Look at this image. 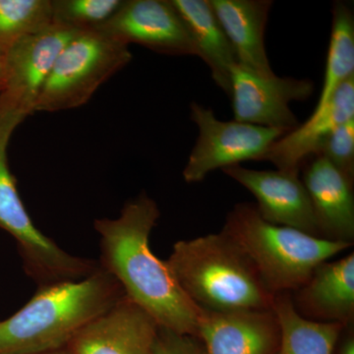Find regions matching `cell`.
Returning a JSON list of instances; mask_svg holds the SVG:
<instances>
[{
  "instance_id": "23",
  "label": "cell",
  "mask_w": 354,
  "mask_h": 354,
  "mask_svg": "<svg viewBox=\"0 0 354 354\" xmlns=\"http://www.w3.org/2000/svg\"><path fill=\"white\" fill-rule=\"evenodd\" d=\"M322 156L354 183V118L330 133L314 156Z\"/></svg>"
},
{
  "instance_id": "10",
  "label": "cell",
  "mask_w": 354,
  "mask_h": 354,
  "mask_svg": "<svg viewBox=\"0 0 354 354\" xmlns=\"http://www.w3.org/2000/svg\"><path fill=\"white\" fill-rule=\"evenodd\" d=\"M97 29L127 46L140 44L165 55H197L171 0H124L118 12Z\"/></svg>"
},
{
  "instance_id": "2",
  "label": "cell",
  "mask_w": 354,
  "mask_h": 354,
  "mask_svg": "<svg viewBox=\"0 0 354 354\" xmlns=\"http://www.w3.org/2000/svg\"><path fill=\"white\" fill-rule=\"evenodd\" d=\"M101 266L87 278L39 288L30 301L0 321V354H35L66 348L79 330L124 297Z\"/></svg>"
},
{
  "instance_id": "1",
  "label": "cell",
  "mask_w": 354,
  "mask_h": 354,
  "mask_svg": "<svg viewBox=\"0 0 354 354\" xmlns=\"http://www.w3.org/2000/svg\"><path fill=\"white\" fill-rule=\"evenodd\" d=\"M160 212L146 193L125 203L116 218H97L101 268L120 283L125 295L160 327L196 337L200 308L178 285L167 262L150 248Z\"/></svg>"
},
{
  "instance_id": "24",
  "label": "cell",
  "mask_w": 354,
  "mask_h": 354,
  "mask_svg": "<svg viewBox=\"0 0 354 354\" xmlns=\"http://www.w3.org/2000/svg\"><path fill=\"white\" fill-rule=\"evenodd\" d=\"M153 354H204L196 337L158 328Z\"/></svg>"
},
{
  "instance_id": "8",
  "label": "cell",
  "mask_w": 354,
  "mask_h": 354,
  "mask_svg": "<svg viewBox=\"0 0 354 354\" xmlns=\"http://www.w3.org/2000/svg\"><path fill=\"white\" fill-rule=\"evenodd\" d=\"M77 32L53 23L43 31L12 44L4 53L0 100L26 118L35 113L55 60Z\"/></svg>"
},
{
  "instance_id": "16",
  "label": "cell",
  "mask_w": 354,
  "mask_h": 354,
  "mask_svg": "<svg viewBox=\"0 0 354 354\" xmlns=\"http://www.w3.org/2000/svg\"><path fill=\"white\" fill-rule=\"evenodd\" d=\"M353 118L354 76L335 90L324 109L274 142L261 160L272 162L278 169L299 171L330 132Z\"/></svg>"
},
{
  "instance_id": "9",
  "label": "cell",
  "mask_w": 354,
  "mask_h": 354,
  "mask_svg": "<svg viewBox=\"0 0 354 354\" xmlns=\"http://www.w3.org/2000/svg\"><path fill=\"white\" fill-rule=\"evenodd\" d=\"M230 95L234 120L288 133L300 123L291 102L306 101L314 83L292 77H263L234 64L230 71Z\"/></svg>"
},
{
  "instance_id": "26",
  "label": "cell",
  "mask_w": 354,
  "mask_h": 354,
  "mask_svg": "<svg viewBox=\"0 0 354 354\" xmlns=\"http://www.w3.org/2000/svg\"><path fill=\"white\" fill-rule=\"evenodd\" d=\"M3 58L4 53L0 50V90H1L2 75H3Z\"/></svg>"
},
{
  "instance_id": "19",
  "label": "cell",
  "mask_w": 354,
  "mask_h": 354,
  "mask_svg": "<svg viewBox=\"0 0 354 354\" xmlns=\"http://www.w3.org/2000/svg\"><path fill=\"white\" fill-rule=\"evenodd\" d=\"M272 311L281 328V342L276 354H334L346 326L317 322L300 315L293 305L291 292L276 295Z\"/></svg>"
},
{
  "instance_id": "14",
  "label": "cell",
  "mask_w": 354,
  "mask_h": 354,
  "mask_svg": "<svg viewBox=\"0 0 354 354\" xmlns=\"http://www.w3.org/2000/svg\"><path fill=\"white\" fill-rule=\"evenodd\" d=\"M301 169V180L308 193L319 236L328 241L353 244V181L322 156L309 158Z\"/></svg>"
},
{
  "instance_id": "12",
  "label": "cell",
  "mask_w": 354,
  "mask_h": 354,
  "mask_svg": "<svg viewBox=\"0 0 354 354\" xmlns=\"http://www.w3.org/2000/svg\"><path fill=\"white\" fill-rule=\"evenodd\" d=\"M196 339L204 354H276L281 328L272 309L201 308Z\"/></svg>"
},
{
  "instance_id": "15",
  "label": "cell",
  "mask_w": 354,
  "mask_h": 354,
  "mask_svg": "<svg viewBox=\"0 0 354 354\" xmlns=\"http://www.w3.org/2000/svg\"><path fill=\"white\" fill-rule=\"evenodd\" d=\"M298 313L317 322L354 321V254L319 265L304 286L291 293Z\"/></svg>"
},
{
  "instance_id": "27",
  "label": "cell",
  "mask_w": 354,
  "mask_h": 354,
  "mask_svg": "<svg viewBox=\"0 0 354 354\" xmlns=\"http://www.w3.org/2000/svg\"><path fill=\"white\" fill-rule=\"evenodd\" d=\"M35 354H70L68 349L62 348L57 349V351H48V353H35Z\"/></svg>"
},
{
  "instance_id": "5",
  "label": "cell",
  "mask_w": 354,
  "mask_h": 354,
  "mask_svg": "<svg viewBox=\"0 0 354 354\" xmlns=\"http://www.w3.org/2000/svg\"><path fill=\"white\" fill-rule=\"evenodd\" d=\"M25 115L0 100V228L17 244L26 274L44 288L87 278L99 268L93 260L64 251L32 223L8 164L9 142Z\"/></svg>"
},
{
  "instance_id": "4",
  "label": "cell",
  "mask_w": 354,
  "mask_h": 354,
  "mask_svg": "<svg viewBox=\"0 0 354 354\" xmlns=\"http://www.w3.org/2000/svg\"><path fill=\"white\" fill-rule=\"evenodd\" d=\"M221 232L246 254L274 295L298 290L319 265L353 246L272 225L248 203L235 205Z\"/></svg>"
},
{
  "instance_id": "6",
  "label": "cell",
  "mask_w": 354,
  "mask_h": 354,
  "mask_svg": "<svg viewBox=\"0 0 354 354\" xmlns=\"http://www.w3.org/2000/svg\"><path fill=\"white\" fill-rule=\"evenodd\" d=\"M129 46L100 29L77 32L60 51L35 113H57L87 104L102 85L131 62Z\"/></svg>"
},
{
  "instance_id": "17",
  "label": "cell",
  "mask_w": 354,
  "mask_h": 354,
  "mask_svg": "<svg viewBox=\"0 0 354 354\" xmlns=\"http://www.w3.org/2000/svg\"><path fill=\"white\" fill-rule=\"evenodd\" d=\"M234 50L236 64L263 77L276 75L265 48L271 0H209Z\"/></svg>"
},
{
  "instance_id": "3",
  "label": "cell",
  "mask_w": 354,
  "mask_h": 354,
  "mask_svg": "<svg viewBox=\"0 0 354 354\" xmlns=\"http://www.w3.org/2000/svg\"><path fill=\"white\" fill-rule=\"evenodd\" d=\"M165 262L184 292L200 308L270 310L274 304L276 295L225 232L177 241Z\"/></svg>"
},
{
  "instance_id": "21",
  "label": "cell",
  "mask_w": 354,
  "mask_h": 354,
  "mask_svg": "<svg viewBox=\"0 0 354 354\" xmlns=\"http://www.w3.org/2000/svg\"><path fill=\"white\" fill-rule=\"evenodd\" d=\"M53 23L51 0H0V50Z\"/></svg>"
},
{
  "instance_id": "22",
  "label": "cell",
  "mask_w": 354,
  "mask_h": 354,
  "mask_svg": "<svg viewBox=\"0 0 354 354\" xmlns=\"http://www.w3.org/2000/svg\"><path fill=\"white\" fill-rule=\"evenodd\" d=\"M53 23L75 31L101 27L118 12L124 0H51Z\"/></svg>"
},
{
  "instance_id": "18",
  "label": "cell",
  "mask_w": 354,
  "mask_h": 354,
  "mask_svg": "<svg viewBox=\"0 0 354 354\" xmlns=\"http://www.w3.org/2000/svg\"><path fill=\"white\" fill-rule=\"evenodd\" d=\"M171 3L189 32L197 57L206 62L216 85L230 97V71L236 59L209 0H171Z\"/></svg>"
},
{
  "instance_id": "11",
  "label": "cell",
  "mask_w": 354,
  "mask_h": 354,
  "mask_svg": "<svg viewBox=\"0 0 354 354\" xmlns=\"http://www.w3.org/2000/svg\"><path fill=\"white\" fill-rule=\"evenodd\" d=\"M223 171L252 193L258 203L256 208L263 220L320 237L299 171H256L241 165L227 167Z\"/></svg>"
},
{
  "instance_id": "20",
  "label": "cell",
  "mask_w": 354,
  "mask_h": 354,
  "mask_svg": "<svg viewBox=\"0 0 354 354\" xmlns=\"http://www.w3.org/2000/svg\"><path fill=\"white\" fill-rule=\"evenodd\" d=\"M354 76V17L351 7L335 2L322 92L313 113L321 111L335 90Z\"/></svg>"
},
{
  "instance_id": "25",
  "label": "cell",
  "mask_w": 354,
  "mask_h": 354,
  "mask_svg": "<svg viewBox=\"0 0 354 354\" xmlns=\"http://www.w3.org/2000/svg\"><path fill=\"white\" fill-rule=\"evenodd\" d=\"M339 354H354V337L353 334H348V337L342 342L339 346Z\"/></svg>"
},
{
  "instance_id": "7",
  "label": "cell",
  "mask_w": 354,
  "mask_h": 354,
  "mask_svg": "<svg viewBox=\"0 0 354 354\" xmlns=\"http://www.w3.org/2000/svg\"><path fill=\"white\" fill-rule=\"evenodd\" d=\"M190 111L199 135L183 169L187 183H201L216 169L247 160L261 162L270 147L286 134L274 128L220 120L211 109L197 102L191 104Z\"/></svg>"
},
{
  "instance_id": "13",
  "label": "cell",
  "mask_w": 354,
  "mask_h": 354,
  "mask_svg": "<svg viewBox=\"0 0 354 354\" xmlns=\"http://www.w3.org/2000/svg\"><path fill=\"white\" fill-rule=\"evenodd\" d=\"M158 323L124 295L109 311L79 330L70 354H153Z\"/></svg>"
}]
</instances>
